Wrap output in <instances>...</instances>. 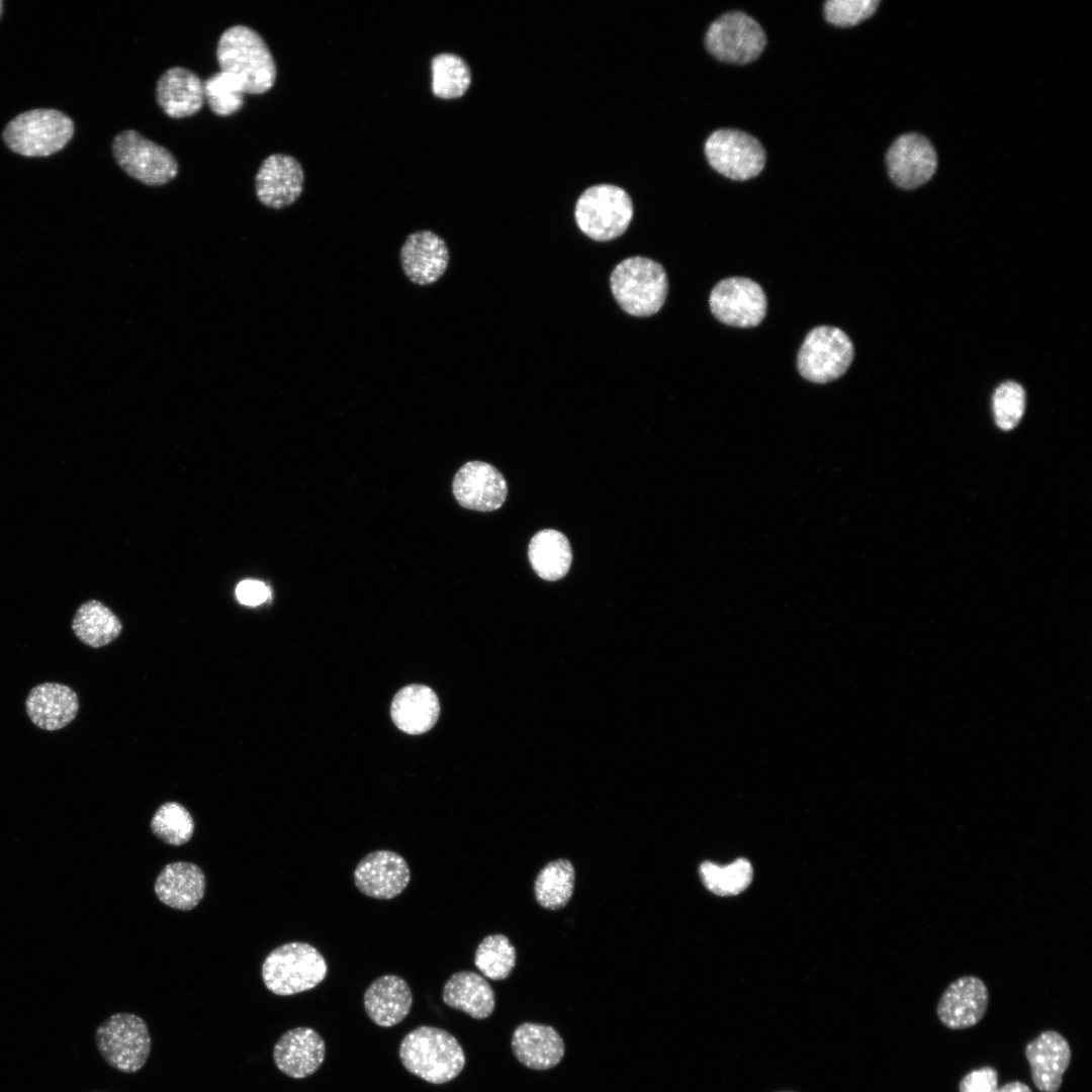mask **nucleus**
<instances>
[{
    "mask_svg": "<svg viewBox=\"0 0 1092 1092\" xmlns=\"http://www.w3.org/2000/svg\"><path fill=\"white\" fill-rule=\"evenodd\" d=\"M97 1049L105 1062L122 1073H135L151 1053V1036L146 1021L127 1012L105 1019L96 1029Z\"/></svg>",
    "mask_w": 1092,
    "mask_h": 1092,
    "instance_id": "obj_7",
    "label": "nucleus"
},
{
    "mask_svg": "<svg viewBox=\"0 0 1092 1092\" xmlns=\"http://www.w3.org/2000/svg\"><path fill=\"white\" fill-rule=\"evenodd\" d=\"M516 1059L533 1070H548L564 1056V1041L549 1025L525 1022L513 1032L511 1041Z\"/></svg>",
    "mask_w": 1092,
    "mask_h": 1092,
    "instance_id": "obj_24",
    "label": "nucleus"
},
{
    "mask_svg": "<svg viewBox=\"0 0 1092 1092\" xmlns=\"http://www.w3.org/2000/svg\"><path fill=\"white\" fill-rule=\"evenodd\" d=\"M996 1092H1033L1031 1088L1023 1082L1012 1081L998 1087Z\"/></svg>",
    "mask_w": 1092,
    "mask_h": 1092,
    "instance_id": "obj_40",
    "label": "nucleus"
},
{
    "mask_svg": "<svg viewBox=\"0 0 1092 1092\" xmlns=\"http://www.w3.org/2000/svg\"><path fill=\"white\" fill-rule=\"evenodd\" d=\"M303 169L294 157L272 154L257 171L255 191L263 205L280 209L296 201L303 190Z\"/></svg>",
    "mask_w": 1092,
    "mask_h": 1092,
    "instance_id": "obj_18",
    "label": "nucleus"
},
{
    "mask_svg": "<svg viewBox=\"0 0 1092 1092\" xmlns=\"http://www.w3.org/2000/svg\"><path fill=\"white\" fill-rule=\"evenodd\" d=\"M475 967L491 980L507 979L516 965V949L503 934H491L478 944L474 956Z\"/></svg>",
    "mask_w": 1092,
    "mask_h": 1092,
    "instance_id": "obj_33",
    "label": "nucleus"
},
{
    "mask_svg": "<svg viewBox=\"0 0 1092 1092\" xmlns=\"http://www.w3.org/2000/svg\"><path fill=\"white\" fill-rule=\"evenodd\" d=\"M439 700L427 686L410 685L402 688L391 703V718L398 729L407 734H423L437 722Z\"/></svg>",
    "mask_w": 1092,
    "mask_h": 1092,
    "instance_id": "obj_26",
    "label": "nucleus"
},
{
    "mask_svg": "<svg viewBox=\"0 0 1092 1092\" xmlns=\"http://www.w3.org/2000/svg\"><path fill=\"white\" fill-rule=\"evenodd\" d=\"M700 876L705 887L712 893L733 896L750 885L752 867L745 858H738L727 866L705 861L700 866Z\"/></svg>",
    "mask_w": 1092,
    "mask_h": 1092,
    "instance_id": "obj_32",
    "label": "nucleus"
},
{
    "mask_svg": "<svg viewBox=\"0 0 1092 1092\" xmlns=\"http://www.w3.org/2000/svg\"><path fill=\"white\" fill-rule=\"evenodd\" d=\"M431 68L432 91L439 98L461 97L470 86V69L467 63L455 54L442 53L435 56Z\"/></svg>",
    "mask_w": 1092,
    "mask_h": 1092,
    "instance_id": "obj_31",
    "label": "nucleus"
},
{
    "mask_svg": "<svg viewBox=\"0 0 1092 1092\" xmlns=\"http://www.w3.org/2000/svg\"><path fill=\"white\" fill-rule=\"evenodd\" d=\"M574 214L584 235L599 242L611 241L629 226L633 204L624 189L609 184L595 185L579 196Z\"/></svg>",
    "mask_w": 1092,
    "mask_h": 1092,
    "instance_id": "obj_6",
    "label": "nucleus"
},
{
    "mask_svg": "<svg viewBox=\"0 0 1092 1092\" xmlns=\"http://www.w3.org/2000/svg\"><path fill=\"white\" fill-rule=\"evenodd\" d=\"M399 259L407 279L416 285L427 286L445 274L450 252L443 238L432 231L422 230L407 236L400 248Z\"/></svg>",
    "mask_w": 1092,
    "mask_h": 1092,
    "instance_id": "obj_17",
    "label": "nucleus"
},
{
    "mask_svg": "<svg viewBox=\"0 0 1092 1092\" xmlns=\"http://www.w3.org/2000/svg\"><path fill=\"white\" fill-rule=\"evenodd\" d=\"M854 355L849 337L840 329L818 326L804 339L798 353L799 373L815 383L839 378L849 368Z\"/></svg>",
    "mask_w": 1092,
    "mask_h": 1092,
    "instance_id": "obj_8",
    "label": "nucleus"
},
{
    "mask_svg": "<svg viewBox=\"0 0 1092 1092\" xmlns=\"http://www.w3.org/2000/svg\"><path fill=\"white\" fill-rule=\"evenodd\" d=\"M781 1092H792V1091H781Z\"/></svg>",
    "mask_w": 1092,
    "mask_h": 1092,
    "instance_id": "obj_42",
    "label": "nucleus"
},
{
    "mask_svg": "<svg viewBox=\"0 0 1092 1092\" xmlns=\"http://www.w3.org/2000/svg\"><path fill=\"white\" fill-rule=\"evenodd\" d=\"M612 293L619 305L634 316H649L663 305L668 281L663 267L644 257L620 262L610 276Z\"/></svg>",
    "mask_w": 1092,
    "mask_h": 1092,
    "instance_id": "obj_3",
    "label": "nucleus"
},
{
    "mask_svg": "<svg viewBox=\"0 0 1092 1092\" xmlns=\"http://www.w3.org/2000/svg\"><path fill=\"white\" fill-rule=\"evenodd\" d=\"M1 13H2V1H0V16H1Z\"/></svg>",
    "mask_w": 1092,
    "mask_h": 1092,
    "instance_id": "obj_41",
    "label": "nucleus"
},
{
    "mask_svg": "<svg viewBox=\"0 0 1092 1092\" xmlns=\"http://www.w3.org/2000/svg\"><path fill=\"white\" fill-rule=\"evenodd\" d=\"M879 4V0H830L824 5V14L831 24L852 26L872 16Z\"/></svg>",
    "mask_w": 1092,
    "mask_h": 1092,
    "instance_id": "obj_37",
    "label": "nucleus"
},
{
    "mask_svg": "<svg viewBox=\"0 0 1092 1092\" xmlns=\"http://www.w3.org/2000/svg\"><path fill=\"white\" fill-rule=\"evenodd\" d=\"M236 596L240 603L254 607L269 600L271 598V589L260 580L245 579L237 585Z\"/></svg>",
    "mask_w": 1092,
    "mask_h": 1092,
    "instance_id": "obj_39",
    "label": "nucleus"
},
{
    "mask_svg": "<svg viewBox=\"0 0 1092 1092\" xmlns=\"http://www.w3.org/2000/svg\"><path fill=\"white\" fill-rule=\"evenodd\" d=\"M325 1041L317 1031L299 1026L284 1032L273 1049L276 1067L285 1075L302 1079L315 1073L325 1060Z\"/></svg>",
    "mask_w": 1092,
    "mask_h": 1092,
    "instance_id": "obj_20",
    "label": "nucleus"
},
{
    "mask_svg": "<svg viewBox=\"0 0 1092 1092\" xmlns=\"http://www.w3.org/2000/svg\"><path fill=\"white\" fill-rule=\"evenodd\" d=\"M1024 1055L1035 1087L1058 1092L1072 1057L1068 1040L1056 1030H1045L1026 1043Z\"/></svg>",
    "mask_w": 1092,
    "mask_h": 1092,
    "instance_id": "obj_19",
    "label": "nucleus"
},
{
    "mask_svg": "<svg viewBox=\"0 0 1092 1092\" xmlns=\"http://www.w3.org/2000/svg\"><path fill=\"white\" fill-rule=\"evenodd\" d=\"M112 154L128 176L146 185L167 184L178 174L179 166L173 154L133 129L114 136Z\"/></svg>",
    "mask_w": 1092,
    "mask_h": 1092,
    "instance_id": "obj_9",
    "label": "nucleus"
},
{
    "mask_svg": "<svg viewBox=\"0 0 1092 1092\" xmlns=\"http://www.w3.org/2000/svg\"><path fill=\"white\" fill-rule=\"evenodd\" d=\"M705 42L716 59L726 63L747 64L762 53L766 37L761 26L752 17L733 11L721 15L710 25Z\"/></svg>",
    "mask_w": 1092,
    "mask_h": 1092,
    "instance_id": "obj_10",
    "label": "nucleus"
},
{
    "mask_svg": "<svg viewBox=\"0 0 1092 1092\" xmlns=\"http://www.w3.org/2000/svg\"><path fill=\"white\" fill-rule=\"evenodd\" d=\"M204 99L210 110L218 116H230L244 105V91L231 75L218 71L203 82Z\"/></svg>",
    "mask_w": 1092,
    "mask_h": 1092,
    "instance_id": "obj_35",
    "label": "nucleus"
},
{
    "mask_svg": "<svg viewBox=\"0 0 1092 1092\" xmlns=\"http://www.w3.org/2000/svg\"><path fill=\"white\" fill-rule=\"evenodd\" d=\"M152 832L163 842L179 846L190 840L194 820L189 811L177 802L161 805L151 820Z\"/></svg>",
    "mask_w": 1092,
    "mask_h": 1092,
    "instance_id": "obj_34",
    "label": "nucleus"
},
{
    "mask_svg": "<svg viewBox=\"0 0 1092 1092\" xmlns=\"http://www.w3.org/2000/svg\"><path fill=\"white\" fill-rule=\"evenodd\" d=\"M886 163L892 181L911 190L925 184L935 173L936 153L923 135L910 132L900 135L890 147Z\"/></svg>",
    "mask_w": 1092,
    "mask_h": 1092,
    "instance_id": "obj_14",
    "label": "nucleus"
},
{
    "mask_svg": "<svg viewBox=\"0 0 1092 1092\" xmlns=\"http://www.w3.org/2000/svg\"><path fill=\"white\" fill-rule=\"evenodd\" d=\"M528 556L534 571L545 580H558L566 575L572 552L567 538L553 529L536 533L529 544Z\"/></svg>",
    "mask_w": 1092,
    "mask_h": 1092,
    "instance_id": "obj_28",
    "label": "nucleus"
},
{
    "mask_svg": "<svg viewBox=\"0 0 1092 1092\" xmlns=\"http://www.w3.org/2000/svg\"><path fill=\"white\" fill-rule=\"evenodd\" d=\"M989 992L977 976L966 975L952 981L942 992L936 1006L939 1021L949 1029H965L979 1023L986 1014Z\"/></svg>",
    "mask_w": 1092,
    "mask_h": 1092,
    "instance_id": "obj_16",
    "label": "nucleus"
},
{
    "mask_svg": "<svg viewBox=\"0 0 1092 1092\" xmlns=\"http://www.w3.org/2000/svg\"><path fill=\"white\" fill-rule=\"evenodd\" d=\"M442 1000L447 1006L475 1019L487 1018L495 1006L494 992L489 983L471 971L453 974L443 987Z\"/></svg>",
    "mask_w": 1092,
    "mask_h": 1092,
    "instance_id": "obj_27",
    "label": "nucleus"
},
{
    "mask_svg": "<svg viewBox=\"0 0 1092 1092\" xmlns=\"http://www.w3.org/2000/svg\"><path fill=\"white\" fill-rule=\"evenodd\" d=\"M706 158L721 175L737 181L757 176L765 164L761 144L750 134L732 128L714 131L705 143Z\"/></svg>",
    "mask_w": 1092,
    "mask_h": 1092,
    "instance_id": "obj_11",
    "label": "nucleus"
},
{
    "mask_svg": "<svg viewBox=\"0 0 1092 1092\" xmlns=\"http://www.w3.org/2000/svg\"><path fill=\"white\" fill-rule=\"evenodd\" d=\"M574 880V869L569 860L560 858L548 862L535 881L537 902L550 910L564 907L572 896Z\"/></svg>",
    "mask_w": 1092,
    "mask_h": 1092,
    "instance_id": "obj_30",
    "label": "nucleus"
},
{
    "mask_svg": "<svg viewBox=\"0 0 1092 1092\" xmlns=\"http://www.w3.org/2000/svg\"><path fill=\"white\" fill-rule=\"evenodd\" d=\"M368 1017L378 1026L391 1027L410 1013L413 993L407 982L396 975H384L373 981L363 997Z\"/></svg>",
    "mask_w": 1092,
    "mask_h": 1092,
    "instance_id": "obj_23",
    "label": "nucleus"
},
{
    "mask_svg": "<svg viewBox=\"0 0 1092 1092\" xmlns=\"http://www.w3.org/2000/svg\"><path fill=\"white\" fill-rule=\"evenodd\" d=\"M1025 410V392L1014 381L1000 384L993 396V411L997 426L1005 431L1013 429Z\"/></svg>",
    "mask_w": 1092,
    "mask_h": 1092,
    "instance_id": "obj_36",
    "label": "nucleus"
},
{
    "mask_svg": "<svg viewBox=\"0 0 1092 1092\" xmlns=\"http://www.w3.org/2000/svg\"><path fill=\"white\" fill-rule=\"evenodd\" d=\"M997 1089L998 1072L991 1066L972 1070L959 1084L960 1092H996Z\"/></svg>",
    "mask_w": 1092,
    "mask_h": 1092,
    "instance_id": "obj_38",
    "label": "nucleus"
},
{
    "mask_svg": "<svg viewBox=\"0 0 1092 1092\" xmlns=\"http://www.w3.org/2000/svg\"><path fill=\"white\" fill-rule=\"evenodd\" d=\"M74 134L73 120L56 109H33L20 113L8 122L3 139L8 148L25 157L55 154Z\"/></svg>",
    "mask_w": 1092,
    "mask_h": 1092,
    "instance_id": "obj_5",
    "label": "nucleus"
},
{
    "mask_svg": "<svg viewBox=\"0 0 1092 1092\" xmlns=\"http://www.w3.org/2000/svg\"><path fill=\"white\" fill-rule=\"evenodd\" d=\"M410 880L411 871L404 857L387 849L366 854L354 870L357 889L365 896L379 900L400 895Z\"/></svg>",
    "mask_w": 1092,
    "mask_h": 1092,
    "instance_id": "obj_15",
    "label": "nucleus"
},
{
    "mask_svg": "<svg viewBox=\"0 0 1092 1092\" xmlns=\"http://www.w3.org/2000/svg\"><path fill=\"white\" fill-rule=\"evenodd\" d=\"M327 972L324 956L311 944L300 941L276 947L262 965L265 986L279 996H290L314 988L325 980Z\"/></svg>",
    "mask_w": 1092,
    "mask_h": 1092,
    "instance_id": "obj_4",
    "label": "nucleus"
},
{
    "mask_svg": "<svg viewBox=\"0 0 1092 1092\" xmlns=\"http://www.w3.org/2000/svg\"><path fill=\"white\" fill-rule=\"evenodd\" d=\"M205 885V876L198 866L175 861L160 872L155 882V893L165 905L187 911L200 903Z\"/></svg>",
    "mask_w": 1092,
    "mask_h": 1092,
    "instance_id": "obj_25",
    "label": "nucleus"
},
{
    "mask_svg": "<svg viewBox=\"0 0 1092 1092\" xmlns=\"http://www.w3.org/2000/svg\"><path fill=\"white\" fill-rule=\"evenodd\" d=\"M219 71L234 77L245 94H263L276 80L274 58L264 38L253 28L238 24L225 29L216 48Z\"/></svg>",
    "mask_w": 1092,
    "mask_h": 1092,
    "instance_id": "obj_1",
    "label": "nucleus"
},
{
    "mask_svg": "<svg viewBox=\"0 0 1092 1092\" xmlns=\"http://www.w3.org/2000/svg\"><path fill=\"white\" fill-rule=\"evenodd\" d=\"M709 303L718 321L737 328L758 326L767 308L761 286L745 277H729L718 282L711 291Z\"/></svg>",
    "mask_w": 1092,
    "mask_h": 1092,
    "instance_id": "obj_12",
    "label": "nucleus"
},
{
    "mask_svg": "<svg viewBox=\"0 0 1092 1092\" xmlns=\"http://www.w3.org/2000/svg\"><path fill=\"white\" fill-rule=\"evenodd\" d=\"M452 491L461 507L491 512L505 503L508 485L498 469L489 463L474 460L466 462L455 473Z\"/></svg>",
    "mask_w": 1092,
    "mask_h": 1092,
    "instance_id": "obj_13",
    "label": "nucleus"
},
{
    "mask_svg": "<svg viewBox=\"0 0 1092 1092\" xmlns=\"http://www.w3.org/2000/svg\"><path fill=\"white\" fill-rule=\"evenodd\" d=\"M71 627L75 636L92 648L111 643L122 631L117 616L97 600L87 601L77 609Z\"/></svg>",
    "mask_w": 1092,
    "mask_h": 1092,
    "instance_id": "obj_29",
    "label": "nucleus"
},
{
    "mask_svg": "<svg viewBox=\"0 0 1092 1092\" xmlns=\"http://www.w3.org/2000/svg\"><path fill=\"white\" fill-rule=\"evenodd\" d=\"M156 101L172 118H184L196 114L203 106V82L193 71L184 67H172L158 79Z\"/></svg>",
    "mask_w": 1092,
    "mask_h": 1092,
    "instance_id": "obj_22",
    "label": "nucleus"
},
{
    "mask_svg": "<svg viewBox=\"0 0 1092 1092\" xmlns=\"http://www.w3.org/2000/svg\"><path fill=\"white\" fill-rule=\"evenodd\" d=\"M398 1056L410 1073L432 1084L450 1082L465 1066L457 1038L436 1026L422 1025L404 1035Z\"/></svg>",
    "mask_w": 1092,
    "mask_h": 1092,
    "instance_id": "obj_2",
    "label": "nucleus"
},
{
    "mask_svg": "<svg viewBox=\"0 0 1092 1092\" xmlns=\"http://www.w3.org/2000/svg\"><path fill=\"white\" fill-rule=\"evenodd\" d=\"M30 721L42 730L55 731L69 725L79 711L75 691L58 682H42L33 687L25 700Z\"/></svg>",
    "mask_w": 1092,
    "mask_h": 1092,
    "instance_id": "obj_21",
    "label": "nucleus"
}]
</instances>
